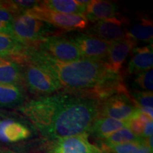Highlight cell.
Instances as JSON below:
<instances>
[{
	"label": "cell",
	"mask_w": 153,
	"mask_h": 153,
	"mask_svg": "<svg viewBox=\"0 0 153 153\" xmlns=\"http://www.w3.org/2000/svg\"><path fill=\"white\" fill-rule=\"evenodd\" d=\"M100 106L96 99L60 91L26 101L20 111L42 136L53 140L87 133Z\"/></svg>",
	"instance_id": "1"
},
{
	"label": "cell",
	"mask_w": 153,
	"mask_h": 153,
	"mask_svg": "<svg viewBox=\"0 0 153 153\" xmlns=\"http://www.w3.org/2000/svg\"><path fill=\"white\" fill-rule=\"evenodd\" d=\"M23 56L51 69L63 92L86 96L101 101L116 94H128L120 73L111 71L105 61L82 58L60 62L35 47L28 48Z\"/></svg>",
	"instance_id": "2"
},
{
	"label": "cell",
	"mask_w": 153,
	"mask_h": 153,
	"mask_svg": "<svg viewBox=\"0 0 153 153\" xmlns=\"http://www.w3.org/2000/svg\"><path fill=\"white\" fill-rule=\"evenodd\" d=\"M14 60L21 65L24 87L29 92L41 97L62 91L60 82L47 66L23 55Z\"/></svg>",
	"instance_id": "3"
},
{
	"label": "cell",
	"mask_w": 153,
	"mask_h": 153,
	"mask_svg": "<svg viewBox=\"0 0 153 153\" xmlns=\"http://www.w3.org/2000/svg\"><path fill=\"white\" fill-rule=\"evenodd\" d=\"M56 28L40 20L28 11L15 16L11 36L27 47H36L48 36L55 35Z\"/></svg>",
	"instance_id": "4"
},
{
	"label": "cell",
	"mask_w": 153,
	"mask_h": 153,
	"mask_svg": "<svg viewBox=\"0 0 153 153\" xmlns=\"http://www.w3.org/2000/svg\"><path fill=\"white\" fill-rule=\"evenodd\" d=\"M35 48L60 62H72L82 58L76 45L68 37L58 33L48 36Z\"/></svg>",
	"instance_id": "5"
},
{
	"label": "cell",
	"mask_w": 153,
	"mask_h": 153,
	"mask_svg": "<svg viewBox=\"0 0 153 153\" xmlns=\"http://www.w3.org/2000/svg\"><path fill=\"white\" fill-rule=\"evenodd\" d=\"M88 134L47 140L41 153H103L101 149L89 142Z\"/></svg>",
	"instance_id": "6"
},
{
	"label": "cell",
	"mask_w": 153,
	"mask_h": 153,
	"mask_svg": "<svg viewBox=\"0 0 153 153\" xmlns=\"http://www.w3.org/2000/svg\"><path fill=\"white\" fill-rule=\"evenodd\" d=\"M26 11L36 18L51 25L56 29L57 28L63 31L85 29L89 24V22L83 15L55 12L44 9L40 5Z\"/></svg>",
	"instance_id": "7"
},
{
	"label": "cell",
	"mask_w": 153,
	"mask_h": 153,
	"mask_svg": "<svg viewBox=\"0 0 153 153\" xmlns=\"http://www.w3.org/2000/svg\"><path fill=\"white\" fill-rule=\"evenodd\" d=\"M137 108L130 94L118 93L101 101L99 116L127 121Z\"/></svg>",
	"instance_id": "8"
},
{
	"label": "cell",
	"mask_w": 153,
	"mask_h": 153,
	"mask_svg": "<svg viewBox=\"0 0 153 153\" xmlns=\"http://www.w3.org/2000/svg\"><path fill=\"white\" fill-rule=\"evenodd\" d=\"M79 50L82 58L105 61L111 43L87 33H77L68 37Z\"/></svg>",
	"instance_id": "9"
},
{
	"label": "cell",
	"mask_w": 153,
	"mask_h": 153,
	"mask_svg": "<svg viewBox=\"0 0 153 153\" xmlns=\"http://www.w3.org/2000/svg\"><path fill=\"white\" fill-rule=\"evenodd\" d=\"M85 33L111 43L125 38L127 31L123 21L114 17L97 22L88 28Z\"/></svg>",
	"instance_id": "10"
},
{
	"label": "cell",
	"mask_w": 153,
	"mask_h": 153,
	"mask_svg": "<svg viewBox=\"0 0 153 153\" xmlns=\"http://www.w3.org/2000/svg\"><path fill=\"white\" fill-rule=\"evenodd\" d=\"M137 43L128 37L111 43L105 62L111 71L119 73L122 65L125 62L128 55L136 48Z\"/></svg>",
	"instance_id": "11"
},
{
	"label": "cell",
	"mask_w": 153,
	"mask_h": 153,
	"mask_svg": "<svg viewBox=\"0 0 153 153\" xmlns=\"http://www.w3.org/2000/svg\"><path fill=\"white\" fill-rule=\"evenodd\" d=\"M128 70L130 74H139L152 69V44L146 46L135 48L132 52Z\"/></svg>",
	"instance_id": "12"
},
{
	"label": "cell",
	"mask_w": 153,
	"mask_h": 153,
	"mask_svg": "<svg viewBox=\"0 0 153 153\" xmlns=\"http://www.w3.org/2000/svg\"><path fill=\"white\" fill-rule=\"evenodd\" d=\"M89 1L87 0H47L40 1L39 5L55 12L84 16Z\"/></svg>",
	"instance_id": "13"
},
{
	"label": "cell",
	"mask_w": 153,
	"mask_h": 153,
	"mask_svg": "<svg viewBox=\"0 0 153 153\" xmlns=\"http://www.w3.org/2000/svg\"><path fill=\"white\" fill-rule=\"evenodd\" d=\"M118 5L109 1L93 0L89 1L84 16L88 22H98L116 17Z\"/></svg>",
	"instance_id": "14"
},
{
	"label": "cell",
	"mask_w": 153,
	"mask_h": 153,
	"mask_svg": "<svg viewBox=\"0 0 153 153\" xmlns=\"http://www.w3.org/2000/svg\"><path fill=\"white\" fill-rule=\"evenodd\" d=\"M30 130L20 122L12 119L0 120V141L15 143L30 136Z\"/></svg>",
	"instance_id": "15"
},
{
	"label": "cell",
	"mask_w": 153,
	"mask_h": 153,
	"mask_svg": "<svg viewBox=\"0 0 153 153\" xmlns=\"http://www.w3.org/2000/svg\"><path fill=\"white\" fill-rule=\"evenodd\" d=\"M126 127H127L126 121L99 116L94 120L87 134L99 141L115 131Z\"/></svg>",
	"instance_id": "16"
},
{
	"label": "cell",
	"mask_w": 153,
	"mask_h": 153,
	"mask_svg": "<svg viewBox=\"0 0 153 153\" xmlns=\"http://www.w3.org/2000/svg\"><path fill=\"white\" fill-rule=\"evenodd\" d=\"M0 84L24 87L21 65L8 57H0Z\"/></svg>",
	"instance_id": "17"
},
{
	"label": "cell",
	"mask_w": 153,
	"mask_h": 153,
	"mask_svg": "<svg viewBox=\"0 0 153 153\" xmlns=\"http://www.w3.org/2000/svg\"><path fill=\"white\" fill-rule=\"evenodd\" d=\"M25 99L24 87L0 84V107L14 108L22 106L25 103Z\"/></svg>",
	"instance_id": "18"
},
{
	"label": "cell",
	"mask_w": 153,
	"mask_h": 153,
	"mask_svg": "<svg viewBox=\"0 0 153 153\" xmlns=\"http://www.w3.org/2000/svg\"><path fill=\"white\" fill-rule=\"evenodd\" d=\"M152 21L147 18H143L132 26L126 33V37L131 38L136 42L140 41L152 43Z\"/></svg>",
	"instance_id": "19"
},
{
	"label": "cell",
	"mask_w": 153,
	"mask_h": 153,
	"mask_svg": "<svg viewBox=\"0 0 153 153\" xmlns=\"http://www.w3.org/2000/svg\"><path fill=\"white\" fill-rule=\"evenodd\" d=\"M11 36L0 33V57H8L14 60L27 48Z\"/></svg>",
	"instance_id": "20"
},
{
	"label": "cell",
	"mask_w": 153,
	"mask_h": 153,
	"mask_svg": "<svg viewBox=\"0 0 153 153\" xmlns=\"http://www.w3.org/2000/svg\"><path fill=\"white\" fill-rule=\"evenodd\" d=\"M140 139H142V137H137L131 130L126 127L115 131L108 136L101 140H99V143H100V146H111V145L134 142Z\"/></svg>",
	"instance_id": "21"
},
{
	"label": "cell",
	"mask_w": 153,
	"mask_h": 153,
	"mask_svg": "<svg viewBox=\"0 0 153 153\" xmlns=\"http://www.w3.org/2000/svg\"><path fill=\"white\" fill-rule=\"evenodd\" d=\"M152 120L148 116L143 114L137 108L133 116L127 121V128H129L137 137H142V134L145 126L148 121ZM143 138V137H142Z\"/></svg>",
	"instance_id": "22"
},
{
	"label": "cell",
	"mask_w": 153,
	"mask_h": 153,
	"mask_svg": "<svg viewBox=\"0 0 153 153\" xmlns=\"http://www.w3.org/2000/svg\"><path fill=\"white\" fill-rule=\"evenodd\" d=\"M15 14L4 1H0V33L11 36V27Z\"/></svg>",
	"instance_id": "23"
},
{
	"label": "cell",
	"mask_w": 153,
	"mask_h": 153,
	"mask_svg": "<svg viewBox=\"0 0 153 153\" xmlns=\"http://www.w3.org/2000/svg\"><path fill=\"white\" fill-rule=\"evenodd\" d=\"M131 98L139 109L151 108L153 106V94L152 91L134 90L131 91Z\"/></svg>",
	"instance_id": "24"
},
{
	"label": "cell",
	"mask_w": 153,
	"mask_h": 153,
	"mask_svg": "<svg viewBox=\"0 0 153 153\" xmlns=\"http://www.w3.org/2000/svg\"><path fill=\"white\" fill-rule=\"evenodd\" d=\"M153 71L152 69L137 74L134 80V87L141 89L140 91H152L153 90Z\"/></svg>",
	"instance_id": "25"
},
{
	"label": "cell",
	"mask_w": 153,
	"mask_h": 153,
	"mask_svg": "<svg viewBox=\"0 0 153 153\" xmlns=\"http://www.w3.org/2000/svg\"><path fill=\"white\" fill-rule=\"evenodd\" d=\"M144 138L131 143H123L111 146H100L103 153H132L140 145Z\"/></svg>",
	"instance_id": "26"
},
{
	"label": "cell",
	"mask_w": 153,
	"mask_h": 153,
	"mask_svg": "<svg viewBox=\"0 0 153 153\" xmlns=\"http://www.w3.org/2000/svg\"><path fill=\"white\" fill-rule=\"evenodd\" d=\"M132 153H152V149H151L147 145L145 139H144L143 142L140 143V145Z\"/></svg>",
	"instance_id": "27"
},
{
	"label": "cell",
	"mask_w": 153,
	"mask_h": 153,
	"mask_svg": "<svg viewBox=\"0 0 153 153\" xmlns=\"http://www.w3.org/2000/svg\"><path fill=\"white\" fill-rule=\"evenodd\" d=\"M152 131H153V123L152 120L148 121L145 126V128L143 130L142 137L144 139L148 138V137L152 135Z\"/></svg>",
	"instance_id": "28"
},
{
	"label": "cell",
	"mask_w": 153,
	"mask_h": 153,
	"mask_svg": "<svg viewBox=\"0 0 153 153\" xmlns=\"http://www.w3.org/2000/svg\"><path fill=\"white\" fill-rule=\"evenodd\" d=\"M0 153H16L15 152H13L10 150H8V149L0 148Z\"/></svg>",
	"instance_id": "29"
}]
</instances>
